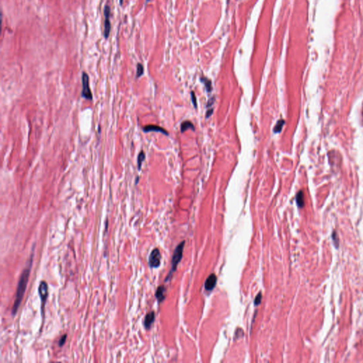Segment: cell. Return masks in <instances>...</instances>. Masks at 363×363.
Listing matches in <instances>:
<instances>
[{"label": "cell", "mask_w": 363, "mask_h": 363, "mask_svg": "<svg viewBox=\"0 0 363 363\" xmlns=\"http://www.w3.org/2000/svg\"><path fill=\"white\" fill-rule=\"evenodd\" d=\"M217 278L214 274H211L208 276L206 282H205V289L207 291H211L215 287Z\"/></svg>", "instance_id": "52a82bcc"}, {"label": "cell", "mask_w": 363, "mask_h": 363, "mask_svg": "<svg viewBox=\"0 0 363 363\" xmlns=\"http://www.w3.org/2000/svg\"><path fill=\"white\" fill-rule=\"evenodd\" d=\"M191 101H192L194 108H197V98H196V96H195V95H194V92H191Z\"/></svg>", "instance_id": "ac0fdd59"}, {"label": "cell", "mask_w": 363, "mask_h": 363, "mask_svg": "<svg viewBox=\"0 0 363 363\" xmlns=\"http://www.w3.org/2000/svg\"><path fill=\"white\" fill-rule=\"evenodd\" d=\"M192 129L193 131H194V126L193 123H191V121H183L181 124V132L183 133L185 132V131H187L188 129Z\"/></svg>", "instance_id": "8fae6325"}, {"label": "cell", "mask_w": 363, "mask_h": 363, "mask_svg": "<svg viewBox=\"0 0 363 363\" xmlns=\"http://www.w3.org/2000/svg\"><path fill=\"white\" fill-rule=\"evenodd\" d=\"M284 125H285V120H283V119L279 120L274 127V130H273L274 133H278L281 132Z\"/></svg>", "instance_id": "9a60e30c"}, {"label": "cell", "mask_w": 363, "mask_h": 363, "mask_svg": "<svg viewBox=\"0 0 363 363\" xmlns=\"http://www.w3.org/2000/svg\"><path fill=\"white\" fill-rule=\"evenodd\" d=\"M123 0H120V4L121 5L123 4Z\"/></svg>", "instance_id": "603a6c76"}, {"label": "cell", "mask_w": 363, "mask_h": 363, "mask_svg": "<svg viewBox=\"0 0 363 363\" xmlns=\"http://www.w3.org/2000/svg\"><path fill=\"white\" fill-rule=\"evenodd\" d=\"M143 131L146 133L151 132V131H155V132H160L163 133V134L168 135V132H167L166 130L163 129L162 127L158 126H155V125L146 126L143 127Z\"/></svg>", "instance_id": "9c48e42d"}, {"label": "cell", "mask_w": 363, "mask_h": 363, "mask_svg": "<svg viewBox=\"0 0 363 363\" xmlns=\"http://www.w3.org/2000/svg\"><path fill=\"white\" fill-rule=\"evenodd\" d=\"M138 180H139V177H137V180H135V185H137V184H138Z\"/></svg>", "instance_id": "7402d4cb"}, {"label": "cell", "mask_w": 363, "mask_h": 363, "mask_svg": "<svg viewBox=\"0 0 363 363\" xmlns=\"http://www.w3.org/2000/svg\"><path fill=\"white\" fill-rule=\"evenodd\" d=\"M145 159H146V154H145L144 152L142 150V151H140V153L138 154V158H137V165H138V170H140V169H141L143 162L145 160Z\"/></svg>", "instance_id": "5bb4252c"}, {"label": "cell", "mask_w": 363, "mask_h": 363, "mask_svg": "<svg viewBox=\"0 0 363 363\" xmlns=\"http://www.w3.org/2000/svg\"><path fill=\"white\" fill-rule=\"evenodd\" d=\"M165 292H166V289H165L164 285L160 286L157 289V291L155 292V297L159 302H162L165 299Z\"/></svg>", "instance_id": "30bf717a"}, {"label": "cell", "mask_w": 363, "mask_h": 363, "mask_svg": "<svg viewBox=\"0 0 363 363\" xmlns=\"http://www.w3.org/2000/svg\"><path fill=\"white\" fill-rule=\"evenodd\" d=\"M213 112H214L213 109H211L208 110L207 112H206V118H209L210 116L212 115V114H213Z\"/></svg>", "instance_id": "ffe728a7"}, {"label": "cell", "mask_w": 363, "mask_h": 363, "mask_svg": "<svg viewBox=\"0 0 363 363\" xmlns=\"http://www.w3.org/2000/svg\"><path fill=\"white\" fill-rule=\"evenodd\" d=\"M31 263L32 259H31V262H30L29 266L22 272L20 279L19 281H18L17 290H16V298H15L14 304L12 310V313L13 316L16 315V313H17L21 303V301L23 299L24 295L25 294L26 287H27V283L28 281H29L30 272H31Z\"/></svg>", "instance_id": "6da1fadb"}, {"label": "cell", "mask_w": 363, "mask_h": 363, "mask_svg": "<svg viewBox=\"0 0 363 363\" xmlns=\"http://www.w3.org/2000/svg\"><path fill=\"white\" fill-rule=\"evenodd\" d=\"M200 80H201V82H202V83L204 84L205 86H206V90H207L208 92H211L212 90L211 81L209 79H208L206 78H204V77L201 78Z\"/></svg>", "instance_id": "7c38bea8"}, {"label": "cell", "mask_w": 363, "mask_h": 363, "mask_svg": "<svg viewBox=\"0 0 363 363\" xmlns=\"http://www.w3.org/2000/svg\"><path fill=\"white\" fill-rule=\"evenodd\" d=\"M214 101V98H211V99H209V100H208V103H207V106H211V105H213Z\"/></svg>", "instance_id": "44dd1931"}, {"label": "cell", "mask_w": 363, "mask_h": 363, "mask_svg": "<svg viewBox=\"0 0 363 363\" xmlns=\"http://www.w3.org/2000/svg\"><path fill=\"white\" fill-rule=\"evenodd\" d=\"M137 71H136V78H139L140 76H142L144 72V69H143V66L142 65V64L140 63H138L137 64Z\"/></svg>", "instance_id": "2e32d148"}, {"label": "cell", "mask_w": 363, "mask_h": 363, "mask_svg": "<svg viewBox=\"0 0 363 363\" xmlns=\"http://www.w3.org/2000/svg\"><path fill=\"white\" fill-rule=\"evenodd\" d=\"M185 241H182L181 243L179 244V245L177 246L175 250H174V253H173L172 259V269H171L170 273H169L168 276L167 277L165 281H167V280L170 279V277H172L173 272L176 270L177 265L180 263V260H181V259L182 257V254H183V250H184V246H185Z\"/></svg>", "instance_id": "7a4b0ae2"}, {"label": "cell", "mask_w": 363, "mask_h": 363, "mask_svg": "<svg viewBox=\"0 0 363 363\" xmlns=\"http://www.w3.org/2000/svg\"><path fill=\"white\" fill-rule=\"evenodd\" d=\"M82 97H84V99L92 101L93 99V97H92V94L91 89H90V88H89V76H88V75L84 72L82 73Z\"/></svg>", "instance_id": "3957f363"}, {"label": "cell", "mask_w": 363, "mask_h": 363, "mask_svg": "<svg viewBox=\"0 0 363 363\" xmlns=\"http://www.w3.org/2000/svg\"><path fill=\"white\" fill-rule=\"evenodd\" d=\"M261 300H262V294H261V293L259 292V294L257 295L256 297H255V301H254V304H255V306L259 305V304L261 303Z\"/></svg>", "instance_id": "e0dca14e"}, {"label": "cell", "mask_w": 363, "mask_h": 363, "mask_svg": "<svg viewBox=\"0 0 363 363\" xmlns=\"http://www.w3.org/2000/svg\"><path fill=\"white\" fill-rule=\"evenodd\" d=\"M104 29H103V35L105 38H108L109 36L111 31V8L109 4H106L104 9Z\"/></svg>", "instance_id": "277c9868"}, {"label": "cell", "mask_w": 363, "mask_h": 363, "mask_svg": "<svg viewBox=\"0 0 363 363\" xmlns=\"http://www.w3.org/2000/svg\"><path fill=\"white\" fill-rule=\"evenodd\" d=\"M38 294L40 296L41 303H42V311L43 308L44 307V304L46 302L47 298L48 295V284L46 282H41L38 286Z\"/></svg>", "instance_id": "8992f818"}, {"label": "cell", "mask_w": 363, "mask_h": 363, "mask_svg": "<svg viewBox=\"0 0 363 363\" xmlns=\"http://www.w3.org/2000/svg\"><path fill=\"white\" fill-rule=\"evenodd\" d=\"M66 338H67V335H64V336H63L61 338V339H60V340H59V345L61 346V347H62V346L65 344Z\"/></svg>", "instance_id": "d6986e66"}, {"label": "cell", "mask_w": 363, "mask_h": 363, "mask_svg": "<svg viewBox=\"0 0 363 363\" xmlns=\"http://www.w3.org/2000/svg\"><path fill=\"white\" fill-rule=\"evenodd\" d=\"M146 1H149V0H146Z\"/></svg>", "instance_id": "cb8c5ba5"}, {"label": "cell", "mask_w": 363, "mask_h": 363, "mask_svg": "<svg viewBox=\"0 0 363 363\" xmlns=\"http://www.w3.org/2000/svg\"><path fill=\"white\" fill-rule=\"evenodd\" d=\"M155 312L154 311H151L150 312V313H148L146 314V316H145L144 321H143V325L145 326V328L146 329H150V327L152 326V325H153V323H154V321H155Z\"/></svg>", "instance_id": "ba28073f"}, {"label": "cell", "mask_w": 363, "mask_h": 363, "mask_svg": "<svg viewBox=\"0 0 363 363\" xmlns=\"http://www.w3.org/2000/svg\"><path fill=\"white\" fill-rule=\"evenodd\" d=\"M296 201L297 205H298V206H299L300 208H302V207H303V206H304V193H303L302 191H299V193L296 194Z\"/></svg>", "instance_id": "4fadbf2b"}, {"label": "cell", "mask_w": 363, "mask_h": 363, "mask_svg": "<svg viewBox=\"0 0 363 363\" xmlns=\"http://www.w3.org/2000/svg\"><path fill=\"white\" fill-rule=\"evenodd\" d=\"M161 255L160 251L157 248H155L150 253L149 259H148V264L152 268H158L160 265Z\"/></svg>", "instance_id": "5b68a950"}]
</instances>
